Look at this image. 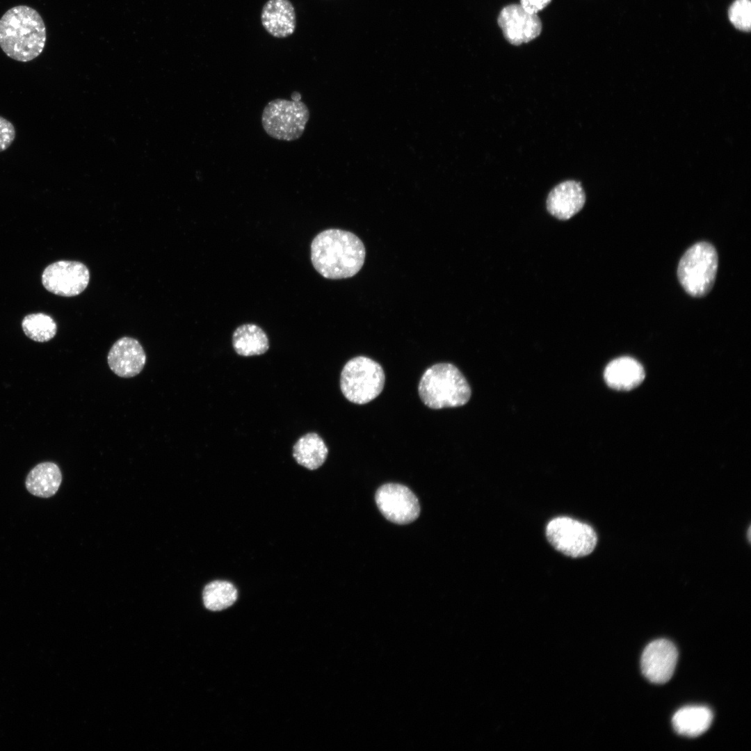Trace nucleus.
<instances>
[{"label":"nucleus","mask_w":751,"mask_h":751,"mask_svg":"<svg viewBox=\"0 0 751 751\" xmlns=\"http://www.w3.org/2000/svg\"><path fill=\"white\" fill-rule=\"evenodd\" d=\"M301 95L291 93V100L275 99L264 107L261 124L270 137L284 141H293L300 138L309 119V111L302 102Z\"/></svg>","instance_id":"obj_5"},{"label":"nucleus","mask_w":751,"mask_h":751,"mask_svg":"<svg viewBox=\"0 0 751 751\" xmlns=\"http://www.w3.org/2000/svg\"><path fill=\"white\" fill-rule=\"evenodd\" d=\"M45 22L35 9L16 6L0 19V47L17 61H31L42 52L46 42Z\"/></svg>","instance_id":"obj_2"},{"label":"nucleus","mask_w":751,"mask_h":751,"mask_svg":"<svg viewBox=\"0 0 751 751\" xmlns=\"http://www.w3.org/2000/svg\"><path fill=\"white\" fill-rule=\"evenodd\" d=\"M713 720L712 711L703 706H689L678 710L672 717L675 730L680 735L696 737L704 733Z\"/></svg>","instance_id":"obj_17"},{"label":"nucleus","mask_w":751,"mask_h":751,"mask_svg":"<svg viewBox=\"0 0 751 751\" xmlns=\"http://www.w3.org/2000/svg\"><path fill=\"white\" fill-rule=\"evenodd\" d=\"M418 392L422 402L435 410L464 405L471 394L466 378L451 363H437L428 368L420 379Z\"/></svg>","instance_id":"obj_3"},{"label":"nucleus","mask_w":751,"mask_h":751,"mask_svg":"<svg viewBox=\"0 0 751 751\" xmlns=\"http://www.w3.org/2000/svg\"><path fill=\"white\" fill-rule=\"evenodd\" d=\"M237 597L236 588L227 581H213L204 587L202 592L205 607L213 611L228 608L236 601Z\"/></svg>","instance_id":"obj_20"},{"label":"nucleus","mask_w":751,"mask_h":751,"mask_svg":"<svg viewBox=\"0 0 751 751\" xmlns=\"http://www.w3.org/2000/svg\"><path fill=\"white\" fill-rule=\"evenodd\" d=\"M551 0H520V6L527 12L537 14L549 4Z\"/></svg>","instance_id":"obj_24"},{"label":"nucleus","mask_w":751,"mask_h":751,"mask_svg":"<svg viewBox=\"0 0 751 751\" xmlns=\"http://www.w3.org/2000/svg\"><path fill=\"white\" fill-rule=\"evenodd\" d=\"M328 449L323 439L315 433H309L300 438L293 446V456L301 466L314 470L325 461Z\"/></svg>","instance_id":"obj_18"},{"label":"nucleus","mask_w":751,"mask_h":751,"mask_svg":"<svg viewBox=\"0 0 751 751\" xmlns=\"http://www.w3.org/2000/svg\"><path fill=\"white\" fill-rule=\"evenodd\" d=\"M604 378L611 388L630 390L643 382L645 371L643 366L635 359L621 357L608 363L605 368Z\"/></svg>","instance_id":"obj_15"},{"label":"nucleus","mask_w":751,"mask_h":751,"mask_svg":"<svg viewBox=\"0 0 751 751\" xmlns=\"http://www.w3.org/2000/svg\"><path fill=\"white\" fill-rule=\"evenodd\" d=\"M90 281L87 266L76 261H58L49 265L42 274V283L49 292L72 297L82 293Z\"/></svg>","instance_id":"obj_8"},{"label":"nucleus","mask_w":751,"mask_h":751,"mask_svg":"<svg viewBox=\"0 0 751 751\" xmlns=\"http://www.w3.org/2000/svg\"><path fill=\"white\" fill-rule=\"evenodd\" d=\"M14 125L8 120L0 116V152L7 150L15 138Z\"/></svg>","instance_id":"obj_23"},{"label":"nucleus","mask_w":751,"mask_h":751,"mask_svg":"<svg viewBox=\"0 0 751 751\" xmlns=\"http://www.w3.org/2000/svg\"><path fill=\"white\" fill-rule=\"evenodd\" d=\"M24 334L31 339L38 342H46L54 338L57 332V325L54 320L43 313L31 314L26 316L22 322Z\"/></svg>","instance_id":"obj_21"},{"label":"nucleus","mask_w":751,"mask_h":751,"mask_svg":"<svg viewBox=\"0 0 751 751\" xmlns=\"http://www.w3.org/2000/svg\"><path fill=\"white\" fill-rule=\"evenodd\" d=\"M384 371L377 362L364 356L348 360L340 375L342 394L349 401L359 405L375 399L385 385Z\"/></svg>","instance_id":"obj_6"},{"label":"nucleus","mask_w":751,"mask_h":751,"mask_svg":"<svg viewBox=\"0 0 751 751\" xmlns=\"http://www.w3.org/2000/svg\"><path fill=\"white\" fill-rule=\"evenodd\" d=\"M585 201L586 195L581 184L574 180H567L560 183L549 192L547 209L553 216L566 220L581 211Z\"/></svg>","instance_id":"obj_13"},{"label":"nucleus","mask_w":751,"mask_h":751,"mask_svg":"<svg viewBox=\"0 0 751 751\" xmlns=\"http://www.w3.org/2000/svg\"><path fill=\"white\" fill-rule=\"evenodd\" d=\"M497 22L506 40L513 45L527 43L540 35L542 22L537 14L525 10L520 4H510L502 8Z\"/></svg>","instance_id":"obj_10"},{"label":"nucleus","mask_w":751,"mask_h":751,"mask_svg":"<svg viewBox=\"0 0 751 751\" xmlns=\"http://www.w3.org/2000/svg\"><path fill=\"white\" fill-rule=\"evenodd\" d=\"M61 482L62 474L58 466L52 462H42L28 473L25 486L33 496L49 498L57 492Z\"/></svg>","instance_id":"obj_16"},{"label":"nucleus","mask_w":751,"mask_h":751,"mask_svg":"<svg viewBox=\"0 0 751 751\" xmlns=\"http://www.w3.org/2000/svg\"><path fill=\"white\" fill-rule=\"evenodd\" d=\"M365 255V248L360 238L343 229H325L318 233L311 243L312 265L328 279L354 276L362 268Z\"/></svg>","instance_id":"obj_1"},{"label":"nucleus","mask_w":751,"mask_h":751,"mask_svg":"<svg viewBox=\"0 0 751 751\" xmlns=\"http://www.w3.org/2000/svg\"><path fill=\"white\" fill-rule=\"evenodd\" d=\"M111 370L122 378H131L143 370L146 355L139 341L132 337H124L117 340L111 348L108 357Z\"/></svg>","instance_id":"obj_12"},{"label":"nucleus","mask_w":751,"mask_h":751,"mask_svg":"<svg viewBox=\"0 0 751 751\" xmlns=\"http://www.w3.org/2000/svg\"><path fill=\"white\" fill-rule=\"evenodd\" d=\"M378 509L389 521L406 524L419 515L420 506L415 494L406 486L387 483L380 486L375 496Z\"/></svg>","instance_id":"obj_9"},{"label":"nucleus","mask_w":751,"mask_h":751,"mask_svg":"<svg viewBox=\"0 0 751 751\" xmlns=\"http://www.w3.org/2000/svg\"><path fill=\"white\" fill-rule=\"evenodd\" d=\"M677 659V647L671 641L655 640L647 645L642 654V672L654 684H665L673 675Z\"/></svg>","instance_id":"obj_11"},{"label":"nucleus","mask_w":751,"mask_h":751,"mask_svg":"<svg viewBox=\"0 0 751 751\" xmlns=\"http://www.w3.org/2000/svg\"><path fill=\"white\" fill-rule=\"evenodd\" d=\"M233 348L241 356L259 355L269 348V341L265 332L252 323L238 327L232 336Z\"/></svg>","instance_id":"obj_19"},{"label":"nucleus","mask_w":751,"mask_h":751,"mask_svg":"<svg viewBox=\"0 0 751 751\" xmlns=\"http://www.w3.org/2000/svg\"><path fill=\"white\" fill-rule=\"evenodd\" d=\"M729 19L739 31L749 32L751 29L750 0H735L728 11Z\"/></svg>","instance_id":"obj_22"},{"label":"nucleus","mask_w":751,"mask_h":751,"mask_svg":"<svg viewBox=\"0 0 751 751\" xmlns=\"http://www.w3.org/2000/svg\"><path fill=\"white\" fill-rule=\"evenodd\" d=\"M718 256L715 247L706 241L695 243L686 250L677 267L678 280L690 296H706L716 277Z\"/></svg>","instance_id":"obj_4"},{"label":"nucleus","mask_w":751,"mask_h":751,"mask_svg":"<svg viewBox=\"0 0 751 751\" xmlns=\"http://www.w3.org/2000/svg\"><path fill=\"white\" fill-rule=\"evenodd\" d=\"M261 19L266 31L275 38L288 37L296 29L295 9L289 0H268L262 8Z\"/></svg>","instance_id":"obj_14"},{"label":"nucleus","mask_w":751,"mask_h":751,"mask_svg":"<svg viewBox=\"0 0 751 751\" xmlns=\"http://www.w3.org/2000/svg\"><path fill=\"white\" fill-rule=\"evenodd\" d=\"M546 535L556 550L573 558L590 554L597 542L592 527L567 517L551 519L547 526Z\"/></svg>","instance_id":"obj_7"}]
</instances>
